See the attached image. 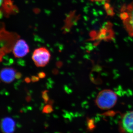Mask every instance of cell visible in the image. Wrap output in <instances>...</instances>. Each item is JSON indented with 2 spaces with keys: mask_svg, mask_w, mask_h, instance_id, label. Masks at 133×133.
I'll list each match as a JSON object with an SVG mask.
<instances>
[{
  "mask_svg": "<svg viewBox=\"0 0 133 133\" xmlns=\"http://www.w3.org/2000/svg\"><path fill=\"white\" fill-rule=\"evenodd\" d=\"M118 100V96L114 91L105 89L100 92L95 100V103L99 109L108 110L114 107Z\"/></svg>",
  "mask_w": 133,
  "mask_h": 133,
  "instance_id": "1",
  "label": "cell"
},
{
  "mask_svg": "<svg viewBox=\"0 0 133 133\" xmlns=\"http://www.w3.org/2000/svg\"><path fill=\"white\" fill-rule=\"evenodd\" d=\"M120 17L126 31L133 37V1L122 6Z\"/></svg>",
  "mask_w": 133,
  "mask_h": 133,
  "instance_id": "2",
  "label": "cell"
},
{
  "mask_svg": "<svg viewBox=\"0 0 133 133\" xmlns=\"http://www.w3.org/2000/svg\"><path fill=\"white\" fill-rule=\"evenodd\" d=\"M50 57V53L49 50L44 47H41L35 50L32 58L36 66L43 67L48 64Z\"/></svg>",
  "mask_w": 133,
  "mask_h": 133,
  "instance_id": "3",
  "label": "cell"
},
{
  "mask_svg": "<svg viewBox=\"0 0 133 133\" xmlns=\"http://www.w3.org/2000/svg\"><path fill=\"white\" fill-rule=\"evenodd\" d=\"M29 51V48L25 40L19 39L15 43L13 49V54L16 58H22L26 56Z\"/></svg>",
  "mask_w": 133,
  "mask_h": 133,
  "instance_id": "4",
  "label": "cell"
},
{
  "mask_svg": "<svg viewBox=\"0 0 133 133\" xmlns=\"http://www.w3.org/2000/svg\"><path fill=\"white\" fill-rule=\"evenodd\" d=\"M120 128L123 132L133 133V111L127 112L123 115L120 122Z\"/></svg>",
  "mask_w": 133,
  "mask_h": 133,
  "instance_id": "5",
  "label": "cell"
},
{
  "mask_svg": "<svg viewBox=\"0 0 133 133\" xmlns=\"http://www.w3.org/2000/svg\"><path fill=\"white\" fill-rule=\"evenodd\" d=\"M1 129L3 132L12 133L14 132L15 122L10 117H5L1 121Z\"/></svg>",
  "mask_w": 133,
  "mask_h": 133,
  "instance_id": "6",
  "label": "cell"
},
{
  "mask_svg": "<svg viewBox=\"0 0 133 133\" xmlns=\"http://www.w3.org/2000/svg\"><path fill=\"white\" fill-rule=\"evenodd\" d=\"M16 71L12 68H5L1 70V79L3 82L10 83L13 82L15 78Z\"/></svg>",
  "mask_w": 133,
  "mask_h": 133,
  "instance_id": "7",
  "label": "cell"
},
{
  "mask_svg": "<svg viewBox=\"0 0 133 133\" xmlns=\"http://www.w3.org/2000/svg\"><path fill=\"white\" fill-rule=\"evenodd\" d=\"M53 111L52 105L51 104L47 105L44 107L42 109L43 113H50Z\"/></svg>",
  "mask_w": 133,
  "mask_h": 133,
  "instance_id": "8",
  "label": "cell"
},
{
  "mask_svg": "<svg viewBox=\"0 0 133 133\" xmlns=\"http://www.w3.org/2000/svg\"><path fill=\"white\" fill-rule=\"evenodd\" d=\"M48 91L45 90L42 92V97L44 100L45 104H46L49 100V97L48 94Z\"/></svg>",
  "mask_w": 133,
  "mask_h": 133,
  "instance_id": "9",
  "label": "cell"
},
{
  "mask_svg": "<svg viewBox=\"0 0 133 133\" xmlns=\"http://www.w3.org/2000/svg\"><path fill=\"white\" fill-rule=\"evenodd\" d=\"M17 63L18 65L21 66H25V63L24 60L21 59H19L17 61Z\"/></svg>",
  "mask_w": 133,
  "mask_h": 133,
  "instance_id": "10",
  "label": "cell"
},
{
  "mask_svg": "<svg viewBox=\"0 0 133 133\" xmlns=\"http://www.w3.org/2000/svg\"><path fill=\"white\" fill-rule=\"evenodd\" d=\"M31 81L33 82H37L39 81V77H36L35 76H31Z\"/></svg>",
  "mask_w": 133,
  "mask_h": 133,
  "instance_id": "11",
  "label": "cell"
},
{
  "mask_svg": "<svg viewBox=\"0 0 133 133\" xmlns=\"http://www.w3.org/2000/svg\"><path fill=\"white\" fill-rule=\"evenodd\" d=\"M38 77L40 78H44L45 77V76H46L45 73L44 72H39V73H38Z\"/></svg>",
  "mask_w": 133,
  "mask_h": 133,
  "instance_id": "12",
  "label": "cell"
},
{
  "mask_svg": "<svg viewBox=\"0 0 133 133\" xmlns=\"http://www.w3.org/2000/svg\"><path fill=\"white\" fill-rule=\"evenodd\" d=\"M64 89L65 91L68 94H70V93L72 92V90L70 89H69L68 87L66 85L64 86Z\"/></svg>",
  "mask_w": 133,
  "mask_h": 133,
  "instance_id": "13",
  "label": "cell"
},
{
  "mask_svg": "<svg viewBox=\"0 0 133 133\" xmlns=\"http://www.w3.org/2000/svg\"><path fill=\"white\" fill-rule=\"evenodd\" d=\"M22 76V74L20 72H17L16 74L15 78L17 79H19L21 78Z\"/></svg>",
  "mask_w": 133,
  "mask_h": 133,
  "instance_id": "14",
  "label": "cell"
},
{
  "mask_svg": "<svg viewBox=\"0 0 133 133\" xmlns=\"http://www.w3.org/2000/svg\"><path fill=\"white\" fill-rule=\"evenodd\" d=\"M46 86H47L48 89L52 88V84H50L49 83H46Z\"/></svg>",
  "mask_w": 133,
  "mask_h": 133,
  "instance_id": "15",
  "label": "cell"
},
{
  "mask_svg": "<svg viewBox=\"0 0 133 133\" xmlns=\"http://www.w3.org/2000/svg\"><path fill=\"white\" fill-rule=\"evenodd\" d=\"M24 81L26 83H30V81H31V79H30V78L29 77H26L24 79Z\"/></svg>",
  "mask_w": 133,
  "mask_h": 133,
  "instance_id": "16",
  "label": "cell"
},
{
  "mask_svg": "<svg viewBox=\"0 0 133 133\" xmlns=\"http://www.w3.org/2000/svg\"><path fill=\"white\" fill-rule=\"evenodd\" d=\"M92 2H101L105 1L108 0H90Z\"/></svg>",
  "mask_w": 133,
  "mask_h": 133,
  "instance_id": "17",
  "label": "cell"
},
{
  "mask_svg": "<svg viewBox=\"0 0 133 133\" xmlns=\"http://www.w3.org/2000/svg\"><path fill=\"white\" fill-rule=\"evenodd\" d=\"M48 81H49V83H50V84H54V81H52V79H51V78H49V79H48Z\"/></svg>",
  "mask_w": 133,
  "mask_h": 133,
  "instance_id": "18",
  "label": "cell"
},
{
  "mask_svg": "<svg viewBox=\"0 0 133 133\" xmlns=\"http://www.w3.org/2000/svg\"><path fill=\"white\" fill-rule=\"evenodd\" d=\"M27 110H28V109H27V108H22V109H21V111H22L23 112H24L26 113V112L27 111Z\"/></svg>",
  "mask_w": 133,
  "mask_h": 133,
  "instance_id": "19",
  "label": "cell"
},
{
  "mask_svg": "<svg viewBox=\"0 0 133 133\" xmlns=\"http://www.w3.org/2000/svg\"><path fill=\"white\" fill-rule=\"evenodd\" d=\"M5 92H6V91H5V89H3V90L1 91V95H3L4 94H5Z\"/></svg>",
  "mask_w": 133,
  "mask_h": 133,
  "instance_id": "20",
  "label": "cell"
},
{
  "mask_svg": "<svg viewBox=\"0 0 133 133\" xmlns=\"http://www.w3.org/2000/svg\"><path fill=\"white\" fill-rule=\"evenodd\" d=\"M16 125L17 126V128H21V124H19V123H17V124H16Z\"/></svg>",
  "mask_w": 133,
  "mask_h": 133,
  "instance_id": "21",
  "label": "cell"
},
{
  "mask_svg": "<svg viewBox=\"0 0 133 133\" xmlns=\"http://www.w3.org/2000/svg\"><path fill=\"white\" fill-rule=\"evenodd\" d=\"M9 62L10 64H12L14 63V60L12 59H9Z\"/></svg>",
  "mask_w": 133,
  "mask_h": 133,
  "instance_id": "22",
  "label": "cell"
},
{
  "mask_svg": "<svg viewBox=\"0 0 133 133\" xmlns=\"http://www.w3.org/2000/svg\"><path fill=\"white\" fill-rule=\"evenodd\" d=\"M27 109H28V110H31L32 109V107L30 106L28 107H27Z\"/></svg>",
  "mask_w": 133,
  "mask_h": 133,
  "instance_id": "23",
  "label": "cell"
},
{
  "mask_svg": "<svg viewBox=\"0 0 133 133\" xmlns=\"http://www.w3.org/2000/svg\"><path fill=\"white\" fill-rule=\"evenodd\" d=\"M8 110L9 112H10L12 111V108L10 107H8Z\"/></svg>",
  "mask_w": 133,
  "mask_h": 133,
  "instance_id": "24",
  "label": "cell"
},
{
  "mask_svg": "<svg viewBox=\"0 0 133 133\" xmlns=\"http://www.w3.org/2000/svg\"><path fill=\"white\" fill-rule=\"evenodd\" d=\"M30 96H29L28 97H27V98H26V100L28 101H29L30 100Z\"/></svg>",
  "mask_w": 133,
  "mask_h": 133,
  "instance_id": "25",
  "label": "cell"
},
{
  "mask_svg": "<svg viewBox=\"0 0 133 133\" xmlns=\"http://www.w3.org/2000/svg\"><path fill=\"white\" fill-rule=\"evenodd\" d=\"M5 94L6 95H9V93L8 92H5Z\"/></svg>",
  "mask_w": 133,
  "mask_h": 133,
  "instance_id": "26",
  "label": "cell"
}]
</instances>
